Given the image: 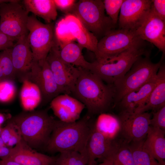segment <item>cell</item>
I'll return each mask as SVG.
<instances>
[{
	"instance_id": "d4e9b609",
	"label": "cell",
	"mask_w": 165,
	"mask_h": 165,
	"mask_svg": "<svg viewBox=\"0 0 165 165\" xmlns=\"http://www.w3.org/2000/svg\"><path fill=\"white\" fill-rule=\"evenodd\" d=\"M94 126L97 130L111 140L120 130L118 116L105 113L99 114Z\"/></svg>"
},
{
	"instance_id": "3957f363",
	"label": "cell",
	"mask_w": 165,
	"mask_h": 165,
	"mask_svg": "<svg viewBox=\"0 0 165 165\" xmlns=\"http://www.w3.org/2000/svg\"><path fill=\"white\" fill-rule=\"evenodd\" d=\"M22 140L31 148L46 146L56 120L45 110L24 112L10 120Z\"/></svg>"
},
{
	"instance_id": "4dcf8cb0",
	"label": "cell",
	"mask_w": 165,
	"mask_h": 165,
	"mask_svg": "<svg viewBox=\"0 0 165 165\" xmlns=\"http://www.w3.org/2000/svg\"><path fill=\"white\" fill-rule=\"evenodd\" d=\"M10 49L0 52V66L6 79L14 81L16 76L11 57Z\"/></svg>"
},
{
	"instance_id": "7c38bea8",
	"label": "cell",
	"mask_w": 165,
	"mask_h": 165,
	"mask_svg": "<svg viewBox=\"0 0 165 165\" xmlns=\"http://www.w3.org/2000/svg\"><path fill=\"white\" fill-rule=\"evenodd\" d=\"M151 114L147 112H121L118 116L120 130L127 143L144 139L150 127Z\"/></svg>"
},
{
	"instance_id": "74e56055",
	"label": "cell",
	"mask_w": 165,
	"mask_h": 165,
	"mask_svg": "<svg viewBox=\"0 0 165 165\" xmlns=\"http://www.w3.org/2000/svg\"><path fill=\"white\" fill-rule=\"evenodd\" d=\"M15 40L0 31V51L11 49Z\"/></svg>"
},
{
	"instance_id": "f1b7e54d",
	"label": "cell",
	"mask_w": 165,
	"mask_h": 165,
	"mask_svg": "<svg viewBox=\"0 0 165 165\" xmlns=\"http://www.w3.org/2000/svg\"><path fill=\"white\" fill-rule=\"evenodd\" d=\"M112 158L113 165H135L128 143L125 141L117 144Z\"/></svg>"
},
{
	"instance_id": "2e32d148",
	"label": "cell",
	"mask_w": 165,
	"mask_h": 165,
	"mask_svg": "<svg viewBox=\"0 0 165 165\" xmlns=\"http://www.w3.org/2000/svg\"><path fill=\"white\" fill-rule=\"evenodd\" d=\"M27 35H24L20 37L10 49L16 77L22 82L27 80L34 61L27 41Z\"/></svg>"
},
{
	"instance_id": "7bdbcfd3",
	"label": "cell",
	"mask_w": 165,
	"mask_h": 165,
	"mask_svg": "<svg viewBox=\"0 0 165 165\" xmlns=\"http://www.w3.org/2000/svg\"><path fill=\"white\" fill-rule=\"evenodd\" d=\"M6 80L3 71L0 66V81Z\"/></svg>"
},
{
	"instance_id": "1f68e13d",
	"label": "cell",
	"mask_w": 165,
	"mask_h": 165,
	"mask_svg": "<svg viewBox=\"0 0 165 165\" xmlns=\"http://www.w3.org/2000/svg\"><path fill=\"white\" fill-rule=\"evenodd\" d=\"M16 92L14 81L6 80L0 81V102L10 101L14 97Z\"/></svg>"
},
{
	"instance_id": "8992f818",
	"label": "cell",
	"mask_w": 165,
	"mask_h": 165,
	"mask_svg": "<svg viewBox=\"0 0 165 165\" xmlns=\"http://www.w3.org/2000/svg\"><path fill=\"white\" fill-rule=\"evenodd\" d=\"M68 14L76 17L98 41L118 26L105 14L101 0H79Z\"/></svg>"
},
{
	"instance_id": "8d00e7d4",
	"label": "cell",
	"mask_w": 165,
	"mask_h": 165,
	"mask_svg": "<svg viewBox=\"0 0 165 165\" xmlns=\"http://www.w3.org/2000/svg\"><path fill=\"white\" fill-rule=\"evenodd\" d=\"M14 125L9 120L7 125L1 129L0 133V137L6 145L10 138L16 131Z\"/></svg>"
},
{
	"instance_id": "ab89813d",
	"label": "cell",
	"mask_w": 165,
	"mask_h": 165,
	"mask_svg": "<svg viewBox=\"0 0 165 165\" xmlns=\"http://www.w3.org/2000/svg\"><path fill=\"white\" fill-rule=\"evenodd\" d=\"M12 147L5 146L0 148V158L1 159L8 156L10 154Z\"/></svg>"
},
{
	"instance_id": "5b68a950",
	"label": "cell",
	"mask_w": 165,
	"mask_h": 165,
	"mask_svg": "<svg viewBox=\"0 0 165 165\" xmlns=\"http://www.w3.org/2000/svg\"><path fill=\"white\" fill-rule=\"evenodd\" d=\"M149 52L139 57L124 76L112 85L115 91V104L127 94L138 89L156 75L165 55L162 54L160 60L155 63L152 61Z\"/></svg>"
},
{
	"instance_id": "f6af8a7d",
	"label": "cell",
	"mask_w": 165,
	"mask_h": 165,
	"mask_svg": "<svg viewBox=\"0 0 165 165\" xmlns=\"http://www.w3.org/2000/svg\"><path fill=\"white\" fill-rule=\"evenodd\" d=\"M13 1V0H0V4L4 3L12 2Z\"/></svg>"
},
{
	"instance_id": "d6986e66",
	"label": "cell",
	"mask_w": 165,
	"mask_h": 165,
	"mask_svg": "<svg viewBox=\"0 0 165 165\" xmlns=\"http://www.w3.org/2000/svg\"><path fill=\"white\" fill-rule=\"evenodd\" d=\"M157 75L138 89L126 94L117 103L121 112L134 113L146 103L157 80Z\"/></svg>"
},
{
	"instance_id": "52a82bcc",
	"label": "cell",
	"mask_w": 165,
	"mask_h": 165,
	"mask_svg": "<svg viewBox=\"0 0 165 165\" xmlns=\"http://www.w3.org/2000/svg\"><path fill=\"white\" fill-rule=\"evenodd\" d=\"M29 34L27 41L34 60L38 61L46 59L51 49L57 43L53 24H44L36 16H29L27 24Z\"/></svg>"
},
{
	"instance_id": "5bb4252c",
	"label": "cell",
	"mask_w": 165,
	"mask_h": 165,
	"mask_svg": "<svg viewBox=\"0 0 165 165\" xmlns=\"http://www.w3.org/2000/svg\"><path fill=\"white\" fill-rule=\"evenodd\" d=\"M142 40L154 45L165 54V21L150 9L143 22L136 30Z\"/></svg>"
},
{
	"instance_id": "8fae6325",
	"label": "cell",
	"mask_w": 165,
	"mask_h": 165,
	"mask_svg": "<svg viewBox=\"0 0 165 165\" xmlns=\"http://www.w3.org/2000/svg\"><path fill=\"white\" fill-rule=\"evenodd\" d=\"M26 80L37 86L43 102L51 101L62 93L46 59L38 61H34Z\"/></svg>"
},
{
	"instance_id": "484cf974",
	"label": "cell",
	"mask_w": 165,
	"mask_h": 165,
	"mask_svg": "<svg viewBox=\"0 0 165 165\" xmlns=\"http://www.w3.org/2000/svg\"><path fill=\"white\" fill-rule=\"evenodd\" d=\"M20 92V97L23 108L30 110L35 108L42 100L41 93L37 86L28 81L25 80Z\"/></svg>"
},
{
	"instance_id": "9c48e42d",
	"label": "cell",
	"mask_w": 165,
	"mask_h": 165,
	"mask_svg": "<svg viewBox=\"0 0 165 165\" xmlns=\"http://www.w3.org/2000/svg\"><path fill=\"white\" fill-rule=\"evenodd\" d=\"M144 41L136 31L118 28L112 30L98 41L96 60L115 56L122 52Z\"/></svg>"
},
{
	"instance_id": "f35d334b",
	"label": "cell",
	"mask_w": 165,
	"mask_h": 165,
	"mask_svg": "<svg viewBox=\"0 0 165 165\" xmlns=\"http://www.w3.org/2000/svg\"><path fill=\"white\" fill-rule=\"evenodd\" d=\"M22 138L18 132L16 130L13 133L10 138L6 146L9 147H12L16 145L21 140Z\"/></svg>"
},
{
	"instance_id": "d590c367",
	"label": "cell",
	"mask_w": 165,
	"mask_h": 165,
	"mask_svg": "<svg viewBox=\"0 0 165 165\" xmlns=\"http://www.w3.org/2000/svg\"><path fill=\"white\" fill-rule=\"evenodd\" d=\"M57 8L63 12L68 14L75 3L76 2L75 0H53Z\"/></svg>"
},
{
	"instance_id": "b9f144b4",
	"label": "cell",
	"mask_w": 165,
	"mask_h": 165,
	"mask_svg": "<svg viewBox=\"0 0 165 165\" xmlns=\"http://www.w3.org/2000/svg\"><path fill=\"white\" fill-rule=\"evenodd\" d=\"M113 161L112 157L105 159L103 162L99 164H96V162L88 163L87 165H113Z\"/></svg>"
},
{
	"instance_id": "ac0fdd59",
	"label": "cell",
	"mask_w": 165,
	"mask_h": 165,
	"mask_svg": "<svg viewBox=\"0 0 165 165\" xmlns=\"http://www.w3.org/2000/svg\"><path fill=\"white\" fill-rule=\"evenodd\" d=\"M55 158L34 151L22 139L12 148L9 155L2 159L11 160L22 165H53Z\"/></svg>"
},
{
	"instance_id": "4fadbf2b",
	"label": "cell",
	"mask_w": 165,
	"mask_h": 165,
	"mask_svg": "<svg viewBox=\"0 0 165 165\" xmlns=\"http://www.w3.org/2000/svg\"><path fill=\"white\" fill-rule=\"evenodd\" d=\"M152 0H124L120 11L119 28L136 30L145 19Z\"/></svg>"
},
{
	"instance_id": "ee69618b",
	"label": "cell",
	"mask_w": 165,
	"mask_h": 165,
	"mask_svg": "<svg viewBox=\"0 0 165 165\" xmlns=\"http://www.w3.org/2000/svg\"><path fill=\"white\" fill-rule=\"evenodd\" d=\"M5 146L6 145L0 137V148Z\"/></svg>"
},
{
	"instance_id": "60d3db41",
	"label": "cell",
	"mask_w": 165,
	"mask_h": 165,
	"mask_svg": "<svg viewBox=\"0 0 165 165\" xmlns=\"http://www.w3.org/2000/svg\"><path fill=\"white\" fill-rule=\"evenodd\" d=\"M0 165H22L14 160L9 159L0 160Z\"/></svg>"
},
{
	"instance_id": "ffe728a7",
	"label": "cell",
	"mask_w": 165,
	"mask_h": 165,
	"mask_svg": "<svg viewBox=\"0 0 165 165\" xmlns=\"http://www.w3.org/2000/svg\"><path fill=\"white\" fill-rule=\"evenodd\" d=\"M64 18L69 31L78 43L93 52L96 56L97 53L98 41L97 38L75 16L68 14Z\"/></svg>"
},
{
	"instance_id": "83f0119b",
	"label": "cell",
	"mask_w": 165,
	"mask_h": 165,
	"mask_svg": "<svg viewBox=\"0 0 165 165\" xmlns=\"http://www.w3.org/2000/svg\"><path fill=\"white\" fill-rule=\"evenodd\" d=\"M144 140L128 143L135 165H155L156 160L143 146Z\"/></svg>"
},
{
	"instance_id": "d6a6232c",
	"label": "cell",
	"mask_w": 165,
	"mask_h": 165,
	"mask_svg": "<svg viewBox=\"0 0 165 165\" xmlns=\"http://www.w3.org/2000/svg\"><path fill=\"white\" fill-rule=\"evenodd\" d=\"M124 0H103L107 14L116 25H118V15Z\"/></svg>"
},
{
	"instance_id": "6da1fadb",
	"label": "cell",
	"mask_w": 165,
	"mask_h": 165,
	"mask_svg": "<svg viewBox=\"0 0 165 165\" xmlns=\"http://www.w3.org/2000/svg\"><path fill=\"white\" fill-rule=\"evenodd\" d=\"M79 75L72 94L83 103L90 116L105 113L114 102L115 91L90 71L79 67Z\"/></svg>"
},
{
	"instance_id": "e575fe53",
	"label": "cell",
	"mask_w": 165,
	"mask_h": 165,
	"mask_svg": "<svg viewBox=\"0 0 165 165\" xmlns=\"http://www.w3.org/2000/svg\"><path fill=\"white\" fill-rule=\"evenodd\" d=\"M150 9L158 17L165 21V0H152Z\"/></svg>"
},
{
	"instance_id": "f546056e",
	"label": "cell",
	"mask_w": 165,
	"mask_h": 165,
	"mask_svg": "<svg viewBox=\"0 0 165 165\" xmlns=\"http://www.w3.org/2000/svg\"><path fill=\"white\" fill-rule=\"evenodd\" d=\"M54 30L56 40L59 48L75 40L69 31L64 18L57 23Z\"/></svg>"
},
{
	"instance_id": "277c9868",
	"label": "cell",
	"mask_w": 165,
	"mask_h": 165,
	"mask_svg": "<svg viewBox=\"0 0 165 165\" xmlns=\"http://www.w3.org/2000/svg\"><path fill=\"white\" fill-rule=\"evenodd\" d=\"M146 42H141L116 55L91 62L90 70L103 82L112 85L122 78L140 57L150 52Z\"/></svg>"
},
{
	"instance_id": "44dd1931",
	"label": "cell",
	"mask_w": 165,
	"mask_h": 165,
	"mask_svg": "<svg viewBox=\"0 0 165 165\" xmlns=\"http://www.w3.org/2000/svg\"><path fill=\"white\" fill-rule=\"evenodd\" d=\"M163 61L157 72L156 84L146 103L134 113H142L149 110L155 112L165 105V65Z\"/></svg>"
},
{
	"instance_id": "9a60e30c",
	"label": "cell",
	"mask_w": 165,
	"mask_h": 165,
	"mask_svg": "<svg viewBox=\"0 0 165 165\" xmlns=\"http://www.w3.org/2000/svg\"><path fill=\"white\" fill-rule=\"evenodd\" d=\"M117 143L97 130L92 125L86 146L88 163L95 162L96 159L104 160L112 157L115 151Z\"/></svg>"
},
{
	"instance_id": "7402d4cb",
	"label": "cell",
	"mask_w": 165,
	"mask_h": 165,
	"mask_svg": "<svg viewBox=\"0 0 165 165\" xmlns=\"http://www.w3.org/2000/svg\"><path fill=\"white\" fill-rule=\"evenodd\" d=\"M165 132L159 128L150 126L144 140V148L162 165H165Z\"/></svg>"
},
{
	"instance_id": "7a4b0ae2",
	"label": "cell",
	"mask_w": 165,
	"mask_h": 165,
	"mask_svg": "<svg viewBox=\"0 0 165 165\" xmlns=\"http://www.w3.org/2000/svg\"><path fill=\"white\" fill-rule=\"evenodd\" d=\"M90 117L87 115L72 123L56 120L46 146L47 151L53 153L72 150L87 155L86 146L92 126L88 121Z\"/></svg>"
},
{
	"instance_id": "4316f807",
	"label": "cell",
	"mask_w": 165,
	"mask_h": 165,
	"mask_svg": "<svg viewBox=\"0 0 165 165\" xmlns=\"http://www.w3.org/2000/svg\"><path fill=\"white\" fill-rule=\"evenodd\" d=\"M56 157L53 165H87V155L75 151H66L60 152Z\"/></svg>"
},
{
	"instance_id": "e0dca14e",
	"label": "cell",
	"mask_w": 165,
	"mask_h": 165,
	"mask_svg": "<svg viewBox=\"0 0 165 165\" xmlns=\"http://www.w3.org/2000/svg\"><path fill=\"white\" fill-rule=\"evenodd\" d=\"M50 107L60 120L66 123L77 121L85 107L81 102L69 95H59L50 103Z\"/></svg>"
},
{
	"instance_id": "603a6c76",
	"label": "cell",
	"mask_w": 165,
	"mask_h": 165,
	"mask_svg": "<svg viewBox=\"0 0 165 165\" xmlns=\"http://www.w3.org/2000/svg\"><path fill=\"white\" fill-rule=\"evenodd\" d=\"M23 4L27 11L42 18L46 24L57 18V13L53 0H24Z\"/></svg>"
},
{
	"instance_id": "ba28073f",
	"label": "cell",
	"mask_w": 165,
	"mask_h": 165,
	"mask_svg": "<svg viewBox=\"0 0 165 165\" xmlns=\"http://www.w3.org/2000/svg\"><path fill=\"white\" fill-rule=\"evenodd\" d=\"M19 0L0 4V31L15 40L27 35L29 13Z\"/></svg>"
},
{
	"instance_id": "bcb514c9",
	"label": "cell",
	"mask_w": 165,
	"mask_h": 165,
	"mask_svg": "<svg viewBox=\"0 0 165 165\" xmlns=\"http://www.w3.org/2000/svg\"><path fill=\"white\" fill-rule=\"evenodd\" d=\"M155 165H162L159 163L156 160L155 162Z\"/></svg>"
},
{
	"instance_id": "cb8c5ba5",
	"label": "cell",
	"mask_w": 165,
	"mask_h": 165,
	"mask_svg": "<svg viewBox=\"0 0 165 165\" xmlns=\"http://www.w3.org/2000/svg\"><path fill=\"white\" fill-rule=\"evenodd\" d=\"M83 48L79 43L72 42L60 48L59 56L67 64L90 70L91 63L87 61L82 55Z\"/></svg>"
},
{
	"instance_id": "836d02e7",
	"label": "cell",
	"mask_w": 165,
	"mask_h": 165,
	"mask_svg": "<svg viewBox=\"0 0 165 165\" xmlns=\"http://www.w3.org/2000/svg\"><path fill=\"white\" fill-rule=\"evenodd\" d=\"M152 117L150 119V126L160 128L165 132V105L152 112Z\"/></svg>"
},
{
	"instance_id": "30bf717a",
	"label": "cell",
	"mask_w": 165,
	"mask_h": 165,
	"mask_svg": "<svg viewBox=\"0 0 165 165\" xmlns=\"http://www.w3.org/2000/svg\"><path fill=\"white\" fill-rule=\"evenodd\" d=\"M57 44L51 50L46 60L61 93L69 95L72 92L79 75V67L67 64L61 58Z\"/></svg>"
}]
</instances>
